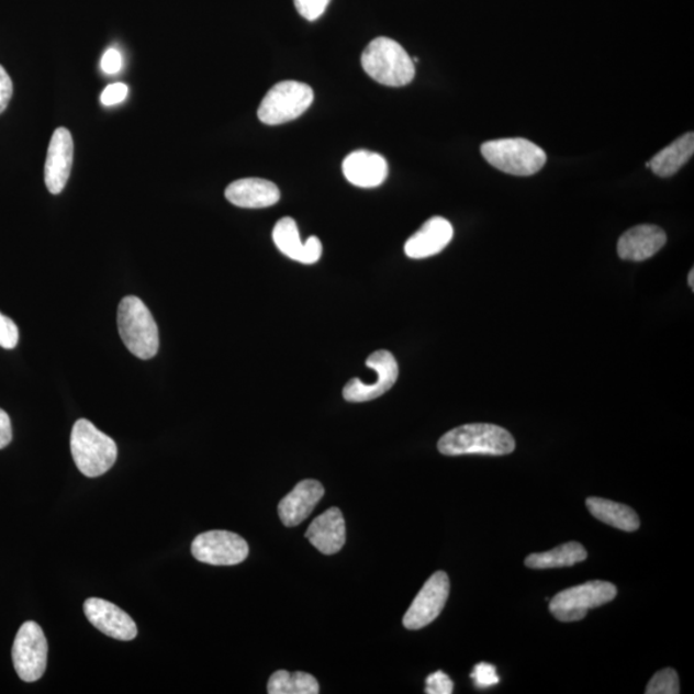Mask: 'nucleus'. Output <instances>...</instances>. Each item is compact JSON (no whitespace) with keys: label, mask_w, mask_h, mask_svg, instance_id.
Listing matches in <instances>:
<instances>
[{"label":"nucleus","mask_w":694,"mask_h":694,"mask_svg":"<svg viewBox=\"0 0 694 694\" xmlns=\"http://www.w3.org/2000/svg\"><path fill=\"white\" fill-rule=\"evenodd\" d=\"M437 449L444 456H507L516 449V441L507 429L490 424H471L450 429Z\"/></svg>","instance_id":"f257e3e1"},{"label":"nucleus","mask_w":694,"mask_h":694,"mask_svg":"<svg viewBox=\"0 0 694 694\" xmlns=\"http://www.w3.org/2000/svg\"><path fill=\"white\" fill-rule=\"evenodd\" d=\"M361 66L377 82L387 87H405L416 75L412 57L398 42L380 36L367 45Z\"/></svg>","instance_id":"f03ea898"},{"label":"nucleus","mask_w":694,"mask_h":694,"mask_svg":"<svg viewBox=\"0 0 694 694\" xmlns=\"http://www.w3.org/2000/svg\"><path fill=\"white\" fill-rule=\"evenodd\" d=\"M70 445L74 462L87 478L102 477L116 462V443L88 419L74 425Z\"/></svg>","instance_id":"7ed1b4c3"},{"label":"nucleus","mask_w":694,"mask_h":694,"mask_svg":"<svg viewBox=\"0 0 694 694\" xmlns=\"http://www.w3.org/2000/svg\"><path fill=\"white\" fill-rule=\"evenodd\" d=\"M119 334L133 356L147 360L154 358L160 347V335L153 314L143 301L135 296L122 300L117 311Z\"/></svg>","instance_id":"20e7f679"},{"label":"nucleus","mask_w":694,"mask_h":694,"mask_svg":"<svg viewBox=\"0 0 694 694\" xmlns=\"http://www.w3.org/2000/svg\"><path fill=\"white\" fill-rule=\"evenodd\" d=\"M481 154L495 169L516 177H530L547 163V154L535 143L524 138L489 141Z\"/></svg>","instance_id":"39448f33"},{"label":"nucleus","mask_w":694,"mask_h":694,"mask_svg":"<svg viewBox=\"0 0 694 694\" xmlns=\"http://www.w3.org/2000/svg\"><path fill=\"white\" fill-rule=\"evenodd\" d=\"M313 101V89L304 82L293 80L278 82L264 97L258 116L264 124L281 125L303 115Z\"/></svg>","instance_id":"423d86ee"},{"label":"nucleus","mask_w":694,"mask_h":694,"mask_svg":"<svg viewBox=\"0 0 694 694\" xmlns=\"http://www.w3.org/2000/svg\"><path fill=\"white\" fill-rule=\"evenodd\" d=\"M617 587L608 582H587L558 593L550 601V613L562 623L583 620L587 611L614 601Z\"/></svg>","instance_id":"0eeeda50"},{"label":"nucleus","mask_w":694,"mask_h":694,"mask_svg":"<svg viewBox=\"0 0 694 694\" xmlns=\"http://www.w3.org/2000/svg\"><path fill=\"white\" fill-rule=\"evenodd\" d=\"M48 642L35 622L22 624L12 648L13 667L21 681H40L47 669Z\"/></svg>","instance_id":"6e6552de"},{"label":"nucleus","mask_w":694,"mask_h":694,"mask_svg":"<svg viewBox=\"0 0 694 694\" xmlns=\"http://www.w3.org/2000/svg\"><path fill=\"white\" fill-rule=\"evenodd\" d=\"M366 365L377 373L374 382L352 379L344 388V399L350 403H365L379 399L394 387L399 377V366L394 356L388 350L374 351Z\"/></svg>","instance_id":"1a4fd4ad"},{"label":"nucleus","mask_w":694,"mask_h":694,"mask_svg":"<svg viewBox=\"0 0 694 694\" xmlns=\"http://www.w3.org/2000/svg\"><path fill=\"white\" fill-rule=\"evenodd\" d=\"M250 549L239 535L215 530L200 534L192 542L195 560L213 566H235L243 563Z\"/></svg>","instance_id":"9d476101"},{"label":"nucleus","mask_w":694,"mask_h":694,"mask_svg":"<svg viewBox=\"0 0 694 694\" xmlns=\"http://www.w3.org/2000/svg\"><path fill=\"white\" fill-rule=\"evenodd\" d=\"M450 592V582L447 573L437 571L429 578L417 597L406 611L403 624L406 629L418 630L432 624L441 614Z\"/></svg>","instance_id":"9b49d317"},{"label":"nucleus","mask_w":694,"mask_h":694,"mask_svg":"<svg viewBox=\"0 0 694 694\" xmlns=\"http://www.w3.org/2000/svg\"><path fill=\"white\" fill-rule=\"evenodd\" d=\"M74 160L72 135L66 127H58L52 135L45 161L44 180L52 194H59L69 182Z\"/></svg>","instance_id":"f8f14e48"},{"label":"nucleus","mask_w":694,"mask_h":694,"mask_svg":"<svg viewBox=\"0 0 694 694\" xmlns=\"http://www.w3.org/2000/svg\"><path fill=\"white\" fill-rule=\"evenodd\" d=\"M85 613L90 624L113 639L133 640L137 637V624L122 608L101 598H89Z\"/></svg>","instance_id":"ddd939ff"},{"label":"nucleus","mask_w":694,"mask_h":694,"mask_svg":"<svg viewBox=\"0 0 694 694\" xmlns=\"http://www.w3.org/2000/svg\"><path fill=\"white\" fill-rule=\"evenodd\" d=\"M667 240V233L658 225L634 226L618 239L617 254L626 261H645L658 254Z\"/></svg>","instance_id":"4468645a"},{"label":"nucleus","mask_w":694,"mask_h":694,"mask_svg":"<svg viewBox=\"0 0 694 694\" xmlns=\"http://www.w3.org/2000/svg\"><path fill=\"white\" fill-rule=\"evenodd\" d=\"M455 236V230L447 219L435 216L422 225V228L406 240L405 255L411 259H426L440 254Z\"/></svg>","instance_id":"2eb2a0df"},{"label":"nucleus","mask_w":694,"mask_h":694,"mask_svg":"<svg viewBox=\"0 0 694 694\" xmlns=\"http://www.w3.org/2000/svg\"><path fill=\"white\" fill-rule=\"evenodd\" d=\"M273 240L278 250L287 258L301 264H314L320 261L323 247L318 237H309L306 243H301L298 224L292 217H282L273 230Z\"/></svg>","instance_id":"dca6fc26"},{"label":"nucleus","mask_w":694,"mask_h":694,"mask_svg":"<svg viewBox=\"0 0 694 694\" xmlns=\"http://www.w3.org/2000/svg\"><path fill=\"white\" fill-rule=\"evenodd\" d=\"M324 495V488L315 480H304L293 488L278 505L279 517L283 525L298 526L309 516Z\"/></svg>","instance_id":"f3484780"},{"label":"nucleus","mask_w":694,"mask_h":694,"mask_svg":"<svg viewBox=\"0 0 694 694\" xmlns=\"http://www.w3.org/2000/svg\"><path fill=\"white\" fill-rule=\"evenodd\" d=\"M343 171L345 178L352 186L376 188L387 180L389 165L383 156L361 149L346 156L343 163Z\"/></svg>","instance_id":"a211bd4d"},{"label":"nucleus","mask_w":694,"mask_h":694,"mask_svg":"<svg viewBox=\"0 0 694 694\" xmlns=\"http://www.w3.org/2000/svg\"><path fill=\"white\" fill-rule=\"evenodd\" d=\"M312 546L323 555H336L346 541V525L343 512L329 508L316 517L305 534Z\"/></svg>","instance_id":"6ab92c4d"},{"label":"nucleus","mask_w":694,"mask_h":694,"mask_svg":"<svg viewBox=\"0 0 694 694\" xmlns=\"http://www.w3.org/2000/svg\"><path fill=\"white\" fill-rule=\"evenodd\" d=\"M225 198L238 208L264 209L276 205L281 199V192L269 180L246 178L230 184L225 190Z\"/></svg>","instance_id":"aec40b11"},{"label":"nucleus","mask_w":694,"mask_h":694,"mask_svg":"<svg viewBox=\"0 0 694 694\" xmlns=\"http://www.w3.org/2000/svg\"><path fill=\"white\" fill-rule=\"evenodd\" d=\"M586 508L595 518L618 530L633 533L639 529L640 519L637 512L628 505L592 496L586 500Z\"/></svg>","instance_id":"412c9836"},{"label":"nucleus","mask_w":694,"mask_h":694,"mask_svg":"<svg viewBox=\"0 0 694 694\" xmlns=\"http://www.w3.org/2000/svg\"><path fill=\"white\" fill-rule=\"evenodd\" d=\"M694 154V134L686 133L660 150L650 161V169L661 178L673 177Z\"/></svg>","instance_id":"4be33fe9"},{"label":"nucleus","mask_w":694,"mask_h":694,"mask_svg":"<svg viewBox=\"0 0 694 694\" xmlns=\"http://www.w3.org/2000/svg\"><path fill=\"white\" fill-rule=\"evenodd\" d=\"M586 558V549L580 542L571 541L545 553H533L526 558L525 564L535 570L570 568L584 562Z\"/></svg>","instance_id":"5701e85b"},{"label":"nucleus","mask_w":694,"mask_h":694,"mask_svg":"<svg viewBox=\"0 0 694 694\" xmlns=\"http://www.w3.org/2000/svg\"><path fill=\"white\" fill-rule=\"evenodd\" d=\"M269 694H318L320 684L316 679L303 671L289 673L278 670L270 676L268 683Z\"/></svg>","instance_id":"b1692460"},{"label":"nucleus","mask_w":694,"mask_h":694,"mask_svg":"<svg viewBox=\"0 0 694 694\" xmlns=\"http://www.w3.org/2000/svg\"><path fill=\"white\" fill-rule=\"evenodd\" d=\"M647 694H678L681 693V684L674 669H663L656 673L648 683Z\"/></svg>","instance_id":"393cba45"},{"label":"nucleus","mask_w":694,"mask_h":694,"mask_svg":"<svg viewBox=\"0 0 694 694\" xmlns=\"http://www.w3.org/2000/svg\"><path fill=\"white\" fill-rule=\"evenodd\" d=\"M471 678L474 685H477L480 690H486L490 689V686H494L500 683V676L496 674V669L486 662H481L479 665L474 667Z\"/></svg>","instance_id":"a878e982"},{"label":"nucleus","mask_w":694,"mask_h":694,"mask_svg":"<svg viewBox=\"0 0 694 694\" xmlns=\"http://www.w3.org/2000/svg\"><path fill=\"white\" fill-rule=\"evenodd\" d=\"M19 328L9 316L0 313V347L14 349L19 344Z\"/></svg>","instance_id":"bb28decb"},{"label":"nucleus","mask_w":694,"mask_h":694,"mask_svg":"<svg viewBox=\"0 0 694 694\" xmlns=\"http://www.w3.org/2000/svg\"><path fill=\"white\" fill-rule=\"evenodd\" d=\"M331 0H295L298 12L307 21L318 20L326 12Z\"/></svg>","instance_id":"cd10ccee"},{"label":"nucleus","mask_w":694,"mask_h":694,"mask_svg":"<svg viewBox=\"0 0 694 694\" xmlns=\"http://www.w3.org/2000/svg\"><path fill=\"white\" fill-rule=\"evenodd\" d=\"M425 692L427 694H451L455 692V684L444 671L439 670L427 678Z\"/></svg>","instance_id":"c85d7f7f"},{"label":"nucleus","mask_w":694,"mask_h":694,"mask_svg":"<svg viewBox=\"0 0 694 694\" xmlns=\"http://www.w3.org/2000/svg\"><path fill=\"white\" fill-rule=\"evenodd\" d=\"M127 93H130V88L123 85V82H116V85H111L103 90L101 103L105 105V108H111V105L124 102Z\"/></svg>","instance_id":"c756f323"},{"label":"nucleus","mask_w":694,"mask_h":694,"mask_svg":"<svg viewBox=\"0 0 694 694\" xmlns=\"http://www.w3.org/2000/svg\"><path fill=\"white\" fill-rule=\"evenodd\" d=\"M101 67L104 74L115 75L122 70L123 57L115 48H111L104 53L101 61Z\"/></svg>","instance_id":"7c9ffc66"},{"label":"nucleus","mask_w":694,"mask_h":694,"mask_svg":"<svg viewBox=\"0 0 694 694\" xmlns=\"http://www.w3.org/2000/svg\"><path fill=\"white\" fill-rule=\"evenodd\" d=\"M13 85L9 72L0 66V113H3L11 101Z\"/></svg>","instance_id":"2f4dec72"},{"label":"nucleus","mask_w":694,"mask_h":694,"mask_svg":"<svg viewBox=\"0 0 694 694\" xmlns=\"http://www.w3.org/2000/svg\"><path fill=\"white\" fill-rule=\"evenodd\" d=\"M12 441V425L9 414L0 410V449L9 447Z\"/></svg>","instance_id":"473e14b6"},{"label":"nucleus","mask_w":694,"mask_h":694,"mask_svg":"<svg viewBox=\"0 0 694 694\" xmlns=\"http://www.w3.org/2000/svg\"><path fill=\"white\" fill-rule=\"evenodd\" d=\"M689 284L691 287V290H694V270H691V273L689 275Z\"/></svg>","instance_id":"72a5a7b5"}]
</instances>
